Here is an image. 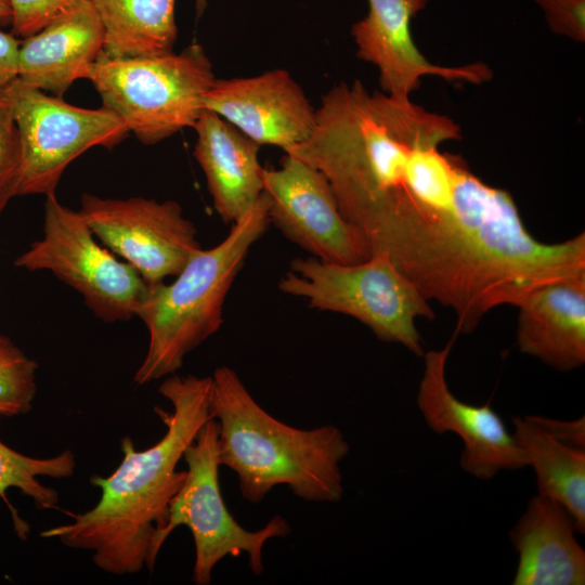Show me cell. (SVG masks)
I'll use <instances>...</instances> for the list:
<instances>
[{"label": "cell", "mask_w": 585, "mask_h": 585, "mask_svg": "<svg viewBox=\"0 0 585 585\" xmlns=\"http://www.w3.org/2000/svg\"><path fill=\"white\" fill-rule=\"evenodd\" d=\"M459 138L450 117L370 93L355 80L322 98L310 136L285 153L326 177L373 256L389 252L412 225L453 205L458 156L439 145Z\"/></svg>", "instance_id": "cell-1"}, {"label": "cell", "mask_w": 585, "mask_h": 585, "mask_svg": "<svg viewBox=\"0 0 585 585\" xmlns=\"http://www.w3.org/2000/svg\"><path fill=\"white\" fill-rule=\"evenodd\" d=\"M211 377L170 375L158 392L172 405L168 413L155 408L166 425L165 435L153 446L136 450L130 437L121 439L122 459L107 476L90 477L101 490L89 510L69 514L72 521L40 533L64 546L92 552L93 563L113 575H128L147 568L157 533L164 528L171 499L185 479L177 470L185 448L210 419Z\"/></svg>", "instance_id": "cell-2"}, {"label": "cell", "mask_w": 585, "mask_h": 585, "mask_svg": "<svg viewBox=\"0 0 585 585\" xmlns=\"http://www.w3.org/2000/svg\"><path fill=\"white\" fill-rule=\"evenodd\" d=\"M210 377L219 463L235 472L244 499L259 504L286 485L306 502L341 500L340 464L350 446L338 427L295 428L269 414L233 368L220 366Z\"/></svg>", "instance_id": "cell-3"}, {"label": "cell", "mask_w": 585, "mask_h": 585, "mask_svg": "<svg viewBox=\"0 0 585 585\" xmlns=\"http://www.w3.org/2000/svg\"><path fill=\"white\" fill-rule=\"evenodd\" d=\"M269 225L268 198L262 193L225 238L212 248H202L172 283L148 286L136 315L146 326L148 343L133 376L135 385L176 374L185 356L220 329L229 290Z\"/></svg>", "instance_id": "cell-4"}, {"label": "cell", "mask_w": 585, "mask_h": 585, "mask_svg": "<svg viewBox=\"0 0 585 585\" xmlns=\"http://www.w3.org/2000/svg\"><path fill=\"white\" fill-rule=\"evenodd\" d=\"M86 79L129 133L153 145L193 128L217 78L205 49L192 43L180 53L154 56L112 57L103 51Z\"/></svg>", "instance_id": "cell-5"}, {"label": "cell", "mask_w": 585, "mask_h": 585, "mask_svg": "<svg viewBox=\"0 0 585 585\" xmlns=\"http://www.w3.org/2000/svg\"><path fill=\"white\" fill-rule=\"evenodd\" d=\"M278 289L303 298L312 309L349 315L387 342L424 355L417 317L434 318L430 301L386 253L356 264H338L314 257L296 258Z\"/></svg>", "instance_id": "cell-6"}, {"label": "cell", "mask_w": 585, "mask_h": 585, "mask_svg": "<svg viewBox=\"0 0 585 585\" xmlns=\"http://www.w3.org/2000/svg\"><path fill=\"white\" fill-rule=\"evenodd\" d=\"M218 422L210 418L185 448V479L171 499L164 528L152 545L154 569L159 551L179 525H186L193 536L195 561L192 581L196 585L211 583L212 571L223 558L247 555L252 573H263L262 550L275 537H286L291 528L276 515L263 528L249 531L242 526L227 509L219 484Z\"/></svg>", "instance_id": "cell-7"}, {"label": "cell", "mask_w": 585, "mask_h": 585, "mask_svg": "<svg viewBox=\"0 0 585 585\" xmlns=\"http://www.w3.org/2000/svg\"><path fill=\"white\" fill-rule=\"evenodd\" d=\"M14 264L28 271H49L75 289L90 311L105 323L138 315L148 285L94 236L78 210L46 196L43 235L20 255Z\"/></svg>", "instance_id": "cell-8"}, {"label": "cell", "mask_w": 585, "mask_h": 585, "mask_svg": "<svg viewBox=\"0 0 585 585\" xmlns=\"http://www.w3.org/2000/svg\"><path fill=\"white\" fill-rule=\"evenodd\" d=\"M22 147L17 196L55 194L61 178L91 147L113 148L129 131L109 108H82L24 84L5 86Z\"/></svg>", "instance_id": "cell-9"}, {"label": "cell", "mask_w": 585, "mask_h": 585, "mask_svg": "<svg viewBox=\"0 0 585 585\" xmlns=\"http://www.w3.org/2000/svg\"><path fill=\"white\" fill-rule=\"evenodd\" d=\"M78 211L100 243L135 269L148 286L176 276L202 249L194 223L174 200L84 193Z\"/></svg>", "instance_id": "cell-10"}, {"label": "cell", "mask_w": 585, "mask_h": 585, "mask_svg": "<svg viewBox=\"0 0 585 585\" xmlns=\"http://www.w3.org/2000/svg\"><path fill=\"white\" fill-rule=\"evenodd\" d=\"M270 224L324 262L356 264L372 257L363 234L342 216L326 177L286 154L278 168L263 170Z\"/></svg>", "instance_id": "cell-11"}, {"label": "cell", "mask_w": 585, "mask_h": 585, "mask_svg": "<svg viewBox=\"0 0 585 585\" xmlns=\"http://www.w3.org/2000/svg\"><path fill=\"white\" fill-rule=\"evenodd\" d=\"M453 342L424 353L416 402L427 426L437 434L452 432L461 439L460 467L474 478L487 480L502 470L526 467L523 451L500 416L489 404L463 402L450 390L446 361Z\"/></svg>", "instance_id": "cell-12"}, {"label": "cell", "mask_w": 585, "mask_h": 585, "mask_svg": "<svg viewBox=\"0 0 585 585\" xmlns=\"http://www.w3.org/2000/svg\"><path fill=\"white\" fill-rule=\"evenodd\" d=\"M429 0H368V13L352 25L358 57L379 70L382 92L398 101L410 100L424 76L447 81L482 83L492 70L483 63L464 66H439L418 51L411 34V22Z\"/></svg>", "instance_id": "cell-13"}, {"label": "cell", "mask_w": 585, "mask_h": 585, "mask_svg": "<svg viewBox=\"0 0 585 585\" xmlns=\"http://www.w3.org/2000/svg\"><path fill=\"white\" fill-rule=\"evenodd\" d=\"M205 108L232 123L259 145L284 152L306 141L315 125V108L283 68L246 78L216 79Z\"/></svg>", "instance_id": "cell-14"}, {"label": "cell", "mask_w": 585, "mask_h": 585, "mask_svg": "<svg viewBox=\"0 0 585 585\" xmlns=\"http://www.w3.org/2000/svg\"><path fill=\"white\" fill-rule=\"evenodd\" d=\"M105 32L94 8L77 0L41 30L21 40L17 79L63 98L104 51Z\"/></svg>", "instance_id": "cell-15"}, {"label": "cell", "mask_w": 585, "mask_h": 585, "mask_svg": "<svg viewBox=\"0 0 585 585\" xmlns=\"http://www.w3.org/2000/svg\"><path fill=\"white\" fill-rule=\"evenodd\" d=\"M193 128V155L205 174L213 208L224 223L233 224L263 193L261 145L206 108Z\"/></svg>", "instance_id": "cell-16"}, {"label": "cell", "mask_w": 585, "mask_h": 585, "mask_svg": "<svg viewBox=\"0 0 585 585\" xmlns=\"http://www.w3.org/2000/svg\"><path fill=\"white\" fill-rule=\"evenodd\" d=\"M516 307L522 353L561 372L585 363V275L540 286Z\"/></svg>", "instance_id": "cell-17"}, {"label": "cell", "mask_w": 585, "mask_h": 585, "mask_svg": "<svg viewBox=\"0 0 585 585\" xmlns=\"http://www.w3.org/2000/svg\"><path fill=\"white\" fill-rule=\"evenodd\" d=\"M558 502L536 494L509 532L518 554L514 585H583L585 551Z\"/></svg>", "instance_id": "cell-18"}, {"label": "cell", "mask_w": 585, "mask_h": 585, "mask_svg": "<svg viewBox=\"0 0 585 585\" xmlns=\"http://www.w3.org/2000/svg\"><path fill=\"white\" fill-rule=\"evenodd\" d=\"M516 442L535 472L537 494L549 497L585 532V448L563 443L531 416L514 417Z\"/></svg>", "instance_id": "cell-19"}, {"label": "cell", "mask_w": 585, "mask_h": 585, "mask_svg": "<svg viewBox=\"0 0 585 585\" xmlns=\"http://www.w3.org/2000/svg\"><path fill=\"white\" fill-rule=\"evenodd\" d=\"M87 1L102 22L106 55L134 57L173 52L178 37L176 0Z\"/></svg>", "instance_id": "cell-20"}, {"label": "cell", "mask_w": 585, "mask_h": 585, "mask_svg": "<svg viewBox=\"0 0 585 585\" xmlns=\"http://www.w3.org/2000/svg\"><path fill=\"white\" fill-rule=\"evenodd\" d=\"M76 466L72 450H64L52 457L36 458L16 452L0 440V497L8 502V489L16 487L30 497L38 509H56L60 502L57 491L43 485L39 478H70Z\"/></svg>", "instance_id": "cell-21"}, {"label": "cell", "mask_w": 585, "mask_h": 585, "mask_svg": "<svg viewBox=\"0 0 585 585\" xmlns=\"http://www.w3.org/2000/svg\"><path fill=\"white\" fill-rule=\"evenodd\" d=\"M38 364L8 336L0 334V415H25L37 393Z\"/></svg>", "instance_id": "cell-22"}, {"label": "cell", "mask_w": 585, "mask_h": 585, "mask_svg": "<svg viewBox=\"0 0 585 585\" xmlns=\"http://www.w3.org/2000/svg\"><path fill=\"white\" fill-rule=\"evenodd\" d=\"M22 172V147L11 100L0 88V214L17 196Z\"/></svg>", "instance_id": "cell-23"}, {"label": "cell", "mask_w": 585, "mask_h": 585, "mask_svg": "<svg viewBox=\"0 0 585 585\" xmlns=\"http://www.w3.org/2000/svg\"><path fill=\"white\" fill-rule=\"evenodd\" d=\"M77 0H9L12 34L24 39L41 30Z\"/></svg>", "instance_id": "cell-24"}, {"label": "cell", "mask_w": 585, "mask_h": 585, "mask_svg": "<svg viewBox=\"0 0 585 585\" xmlns=\"http://www.w3.org/2000/svg\"><path fill=\"white\" fill-rule=\"evenodd\" d=\"M551 31L574 41L585 40V0H534Z\"/></svg>", "instance_id": "cell-25"}, {"label": "cell", "mask_w": 585, "mask_h": 585, "mask_svg": "<svg viewBox=\"0 0 585 585\" xmlns=\"http://www.w3.org/2000/svg\"><path fill=\"white\" fill-rule=\"evenodd\" d=\"M531 417L559 441L575 447L585 448L584 416L572 421H562L542 416Z\"/></svg>", "instance_id": "cell-26"}, {"label": "cell", "mask_w": 585, "mask_h": 585, "mask_svg": "<svg viewBox=\"0 0 585 585\" xmlns=\"http://www.w3.org/2000/svg\"><path fill=\"white\" fill-rule=\"evenodd\" d=\"M20 43L12 32L0 30V88L17 77Z\"/></svg>", "instance_id": "cell-27"}, {"label": "cell", "mask_w": 585, "mask_h": 585, "mask_svg": "<svg viewBox=\"0 0 585 585\" xmlns=\"http://www.w3.org/2000/svg\"><path fill=\"white\" fill-rule=\"evenodd\" d=\"M12 10L9 0H0V25H11Z\"/></svg>", "instance_id": "cell-28"}, {"label": "cell", "mask_w": 585, "mask_h": 585, "mask_svg": "<svg viewBox=\"0 0 585 585\" xmlns=\"http://www.w3.org/2000/svg\"><path fill=\"white\" fill-rule=\"evenodd\" d=\"M207 2H208L207 0H196L195 2L196 18H199L204 14L207 8Z\"/></svg>", "instance_id": "cell-29"}]
</instances>
